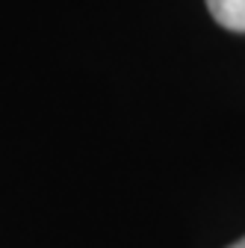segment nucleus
Wrapping results in <instances>:
<instances>
[{"instance_id": "f257e3e1", "label": "nucleus", "mask_w": 245, "mask_h": 248, "mask_svg": "<svg viewBox=\"0 0 245 248\" xmlns=\"http://www.w3.org/2000/svg\"><path fill=\"white\" fill-rule=\"evenodd\" d=\"M207 9L219 27L230 33H245V0H207Z\"/></svg>"}, {"instance_id": "f03ea898", "label": "nucleus", "mask_w": 245, "mask_h": 248, "mask_svg": "<svg viewBox=\"0 0 245 248\" xmlns=\"http://www.w3.org/2000/svg\"><path fill=\"white\" fill-rule=\"evenodd\" d=\"M228 248H245V236H242L239 242H233V245H228Z\"/></svg>"}]
</instances>
